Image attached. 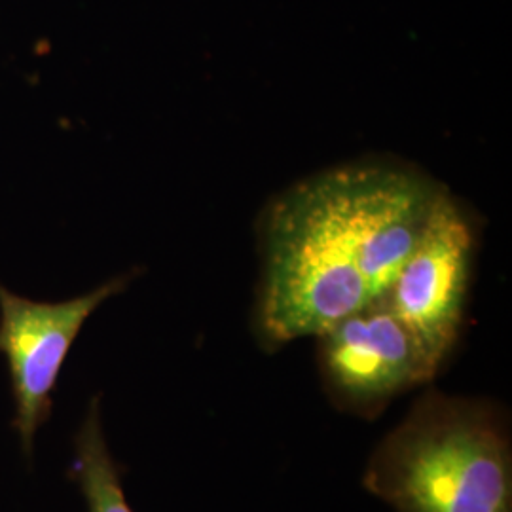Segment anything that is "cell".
<instances>
[{"label":"cell","mask_w":512,"mask_h":512,"mask_svg":"<svg viewBox=\"0 0 512 512\" xmlns=\"http://www.w3.org/2000/svg\"><path fill=\"white\" fill-rule=\"evenodd\" d=\"M71 478L86 497L88 512H133L103 433L99 399L90 403L80 431L76 433Z\"/></svg>","instance_id":"8992f818"},{"label":"cell","mask_w":512,"mask_h":512,"mask_svg":"<svg viewBox=\"0 0 512 512\" xmlns=\"http://www.w3.org/2000/svg\"><path fill=\"white\" fill-rule=\"evenodd\" d=\"M128 279L118 277L65 302H35L0 285V353L6 357L16 404L14 429L25 456L38 429L52 416L59 372L88 317Z\"/></svg>","instance_id":"3957f363"},{"label":"cell","mask_w":512,"mask_h":512,"mask_svg":"<svg viewBox=\"0 0 512 512\" xmlns=\"http://www.w3.org/2000/svg\"><path fill=\"white\" fill-rule=\"evenodd\" d=\"M319 338L327 380L353 406L384 404L439 370L385 298L372 300Z\"/></svg>","instance_id":"5b68a950"},{"label":"cell","mask_w":512,"mask_h":512,"mask_svg":"<svg viewBox=\"0 0 512 512\" xmlns=\"http://www.w3.org/2000/svg\"><path fill=\"white\" fill-rule=\"evenodd\" d=\"M473 232L458 205L439 192L412 255L385 302L440 366L458 340L469 285Z\"/></svg>","instance_id":"277c9868"},{"label":"cell","mask_w":512,"mask_h":512,"mask_svg":"<svg viewBox=\"0 0 512 512\" xmlns=\"http://www.w3.org/2000/svg\"><path fill=\"white\" fill-rule=\"evenodd\" d=\"M385 167H344L298 184L266 226L260 325L274 342L321 336L372 302L363 264Z\"/></svg>","instance_id":"6da1fadb"},{"label":"cell","mask_w":512,"mask_h":512,"mask_svg":"<svg viewBox=\"0 0 512 512\" xmlns=\"http://www.w3.org/2000/svg\"><path fill=\"white\" fill-rule=\"evenodd\" d=\"M366 486L399 512H512L509 437L488 408L425 397L376 452Z\"/></svg>","instance_id":"7a4b0ae2"}]
</instances>
